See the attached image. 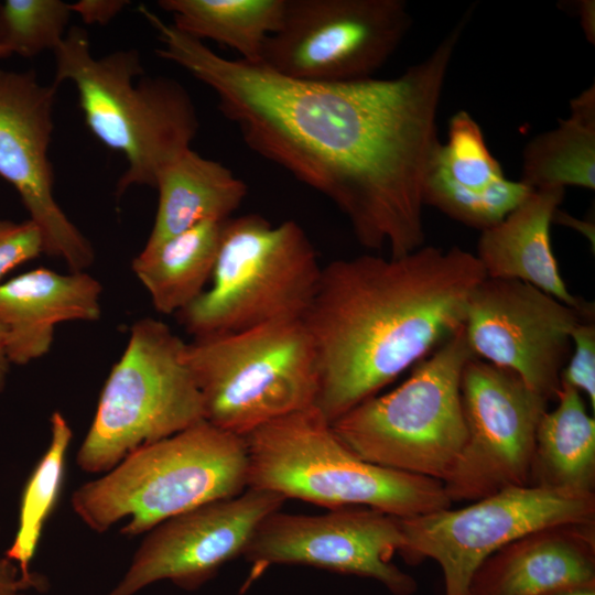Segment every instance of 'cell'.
<instances>
[{
	"instance_id": "obj_1",
	"label": "cell",
	"mask_w": 595,
	"mask_h": 595,
	"mask_svg": "<svg viewBox=\"0 0 595 595\" xmlns=\"http://www.w3.org/2000/svg\"><path fill=\"white\" fill-rule=\"evenodd\" d=\"M466 23L389 79H292L223 57L165 21L154 26L155 52L214 91L249 149L334 203L359 245L401 257L424 246V187L441 144L436 115Z\"/></svg>"
},
{
	"instance_id": "obj_2",
	"label": "cell",
	"mask_w": 595,
	"mask_h": 595,
	"mask_svg": "<svg viewBox=\"0 0 595 595\" xmlns=\"http://www.w3.org/2000/svg\"><path fill=\"white\" fill-rule=\"evenodd\" d=\"M485 278L475 253L456 246L323 267L302 320L318 361L315 407L333 423L428 357L463 327Z\"/></svg>"
},
{
	"instance_id": "obj_3",
	"label": "cell",
	"mask_w": 595,
	"mask_h": 595,
	"mask_svg": "<svg viewBox=\"0 0 595 595\" xmlns=\"http://www.w3.org/2000/svg\"><path fill=\"white\" fill-rule=\"evenodd\" d=\"M53 54V84H74L88 129L126 158L117 196L133 185L154 187L159 172L191 148L199 127L185 87L165 76L134 83L143 73L139 52L119 50L95 57L79 26L66 32Z\"/></svg>"
},
{
	"instance_id": "obj_4",
	"label": "cell",
	"mask_w": 595,
	"mask_h": 595,
	"mask_svg": "<svg viewBox=\"0 0 595 595\" xmlns=\"http://www.w3.org/2000/svg\"><path fill=\"white\" fill-rule=\"evenodd\" d=\"M244 436L203 420L129 454L105 475L72 495L74 512L91 530L105 532L126 520L131 538L203 505L247 489Z\"/></svg>"
},
{
	"instance_id": "obj_5",
	"label": "cell",
	"mask_w": 595,
	"mask_h": 595,
	"mask_svg": "<svg viewBox=\"0 0 595 595\" xmlns=\"http://www.w3.org/2000/svg\"><path fill=\"white\" fill-rule=\"evenodd\" d=\"M244 437L247 488L328 509L366 507L399 518L453 504L440 480L359 457L315 405L266 423Z\"/></svg>"
},
{
	"instance_id": "obj_6",
	"label": "cell",
	"mask_w": 595,
	"mask_h": 595,
	"mask_svg": "<svg viewBox=\"0 0 595 595\" xmlns=\"http://www.w3.org/2000/svg\"><path fill=\"white\" fill-rule=\"evenodd\" d=\"M322 269L298 223L273 225L257 214L230 217L223 228L212 284L176 313L180 324L199 338L303 320Z\"/></svg>"
},
{
	"instance_id": "obj_7",
	"label": "cell",
	"mask_w": 595,
	"mask_h": 595,
	"mask_svg": "<svg viewBox=\"0 0 595 595\" xmlns=\"http://www.w3.org/2000/svg\"><path fill=\"white\" fill-rule=\"evenodd\" d=\"M185 359L204 420L234 434L315 405L318 361L302 320L194 338Z\"/></svg>"
},
{
	"instance_id": "obj_8",
	"label": "cell",
	"mask_w": 595,
	"mask_h": 595,
	"mask_svg": "<svg viewBox=\"0 0 595 595\" xmlns=\"http://www.w3.org/2000/svg\"><path fill=\"white\" fill-rule=\"evenodd\" d=\"M474 357L462 327L400 386L334 421V431L365 461L443 483L465 444L461 378Z\"/></svg>"
},
{
	"instance_id": "obj_9",
	"label": "cell",
	"mask_w": 595,
	"mask_h": 595,
	"mask_svg": "<svg viewBox=\"0 0 595 595\" xmlns=\"http://www.w3.org/2000/svg\"><path fill=\"white\" fill-rule=\"evenodd\" d=\"M186 344L154 318L137 321L99 396L78 466L106 473L138 448L204 420Z\"/></svg>"
},
{
	"instance_id": "obj_10",
	"label": "cell",
	"mask_w": 595,
	"mask_h": 595,
	"mask_svg": "<svg viewBox=\"0 0 595 595\" xmlns=\"http://www.w3.org/2000/svg\"><path fill=\"white\" fill-rule=\"evenodd\" d=\"M411 23L403 0H285L280 28L266 41L260 63L305 82L370 78Z\"/></svg>"
},
{
	"instance_id": "obj_11",
	"label": "cell",
	"mask_w": 595,
	"mask_h": 595,
	"mask_svg": "<svg viewBox=\"0 0 595 595\" xmlns=\"http://www.w3.org/2000/svg\"><path fill=\"white\" fill-rule=\"evenodd\" d=\"M408 561H435L444 595H469L473 575L506 544L549 526L595 521V494L517 486L452 509L400 518Z\"/></svg>"
},
{
	"instance_id": "obj_12",
	"label": "cell",
	"mask_w": 595,
	"mask_h": 595,
	"mask_svg": "<svg viewBox=\"0 0 595 595\" xmlns=\"http://www.w3.org/2000/svg\"><path fill=\"white\" fill-rule=\"evenodd\" d=\"M461 401L465 444L443 482L451 501L529 486L537 429L549 400L515 372L474 357L462 372Z\"/></svg>"
},
{
	"instance_id": "obj_13",
	"label": "cell",
	"mask_w": 595,
	"mask_h": 595,
	"mask_svg": "<svg viewBox=\"0 0 595 595\" xmlns=\"http://www.w3.org/2000/svg\"><path fill=\"white\" fill-rule=\"evenodd\" d=\"M593 303L565 304L519 280L485 278L467 302L463 329L476 358L508 369L549 401L572 350V332Z\"/></svg>"
},
{
	"instance_id": "obj_14",
	"label": "cell",
	"mask_w": 595,
	"mask_h": 595,
	"mask_svg": "<svg viewBox=\"0 0 595 595\" xmlns=\"http://www.w3.org/2000/svg\"><path fill=\"white\" fill-rule=\"evenodd\" d=\"M404 538L399 517L366 507L329 509L323 515L279 510L255 530L244 558L259 572L296 564L372 578L393 595H412L415 580L392 562Z\"/></svg>"
},
{
	"instance_id": "obj_15",
	"label": "cell",
	"mask_w": 595,
	"mask_h": 595,
	"mask_svg": "<svg viewBox=\"0 0 595 595\" xmlns=\"http://www.w3.org/2000/svg\"><path fill=\"white\" fill-rule=\"evenodd\" d=\"M57 87L40 83L33 71L0 69V176L18 192L39 228L44 253L77 272L93 264L95 252L53 193L48 149Z\"/></svg>"
},
{
	"instance_id": "obj_16",
	"label": "cell",
	"mask_w": 595,
	"mask_h": 595,
	"mask_svg": "<svg viewBox=\"0 0 595 595\" xmlns=\"http://www.w3.org/2000/svg\"><path fill=\"white\" fill-rule=\"evenodd\" d=\"M286 499L247 488L173 517L147 532L123 578L108 595H133L169 580L195 589L242 555L258 524Z\"/></svg>"
},
{
	"instance_id": "obj_17",
	"label": "cell",
	"mask_w": 595,
	"mask_h": 595,
	"mask_svg": "<svg viewBox=\"0 0 595 595\" xmlns=\"http://www.w3.org/2000/svg\"><path fill=\"white\" fill-rule=\"evenodd\" d=\"M532 191L521 180L505 176L467 111L451 118L447 140L437 148L428 173L425 206L483 231L499 224Z\"/></svg>"
},
{
	"instance_id": "obj_18",
	"label": "cell",
	"mask_w": 595,
	"mask_h": 595,
	"mask_svg": "<svg viewBox=\"0 0 595 595\" xmlns=\"http://www.w3.org/2000/svg\"><path fill=\"white\" fill-rule=\"evenodd\" d=\"M595 585V521L549 526L506 544L477 569L469 595H549Z\"/></svg>"
},
{
	"instance_id": "obj_19",
	"label": "cell",
	"mask_w": 595,
	"mask_h": 595,
	"mask_svg": "<svg viewBox=\"0 0 595 595\" xmlns=\"http://www.w3.org/2000/svg\"><path fill=\"white\" fill-rule=\"evenodd\" d=\"M100 283L85 271L36 268L0 283V325L11 364L46 355L55 326L100 317Z\"/></svg>"
},
{
	"instance_id": "obj_20",
	"label": "cell",
	"mask_w": 595,
	"mask_h": 595,
	"mask_svg": "<svg viewBox=\"0 0 595 595\" xmlns=\"http://www.w3.org/2000/svg\"><path fill=\"white\" fill-rule=\"evenodd\" d=\"M564 194L561 187L533 190L499 224L480 231L475 256L486 278L519 280L572 306L585 301L569 291L551 246Z\"/></svg>"
},
{
	"instance_id": "obj_21",
	"label": "cell",
	"mask_w": 595,
	"mask_h": 595,
	"mask_svg": "<svg viewBox=\"0 0 595 595\" xmlns=\"http://www.w3.org/2000/svg\"><path fill=\"white\" fill-rule=\"evenodd\" d=\"M154 187L159 203L144 247H153L205 220H227L247 196L246 183L221 163L191 148L167 163Z\"/></svg>"
},
{
	"instance_id": "obj_22",
	"label": "cell",
	"mask_w": 595,
	"mask_h": 595,
	"mask_svg": "<svg viewBox=\"0 0 595 595\" xmlns=\"http://www.w3.org/2000/svg\"><path fill=\"white\" fill-rule=\"evenodd\" d=\"M555 399L537 429L529 486L594 494L595 419L576 389L561 383Z\"/></svg>"
},
{
	"instance_id": "obj_23",
	"label": "cell",
	"mask_w": 595,
	"mask_h": 595,
	"mask_svg": "<svg viewBox=\"0 0 595 595\" xmlns=\"http://www.w3.org/2000/svg\"><path fill=\"white\" fill-rule=\"evenodd\" d=\"M225 221H202L153 247H144L132 260V270L156 311L176 314L204 292Z\"/></svg>"
},
{
	"instance_id": "obj_24",
	"label": "cell",
	"mask_w": 595,
	"mask_h": 595,
	"mask_svg": "<svg viewBox=\"0 0 595 595\" xmlns=\"http://www.w3.org/2000/svg\"><path fill=\"white\" fill-rule=\"evenodd\" d=\"M521 181L531 188H595L594 86L571 101V113L556 128L534 137L524 148Z\"/></svg>"
},
{
	"instance_id": "obj_25",
	"label": "cell",
	"mask_w": 595,
	"mask_h": 595,
	"mask_svg": "<svg viewBox=\"0 0 595 595\" xmlns=\"http://www.w3.org/2000/svg\"><path fill=\"white\" fill-rule=\"evenodd\" d=\"M285 0H160L184 34L226 45L240 60L260 63L266 41L281 24Z\"/></svg>"
},
{
	"instance_id": "obj_26",
	"label": "cell",
	"mask_w": 595,
	"mask_h": 595,
	"mask_svg": "<svg viewBox=\"0 0 595 595\" xmlns=\"http://www.w3.org/2000/svg\"><path fill=\"white\" fill-rule=\"evenodd\" d=\"M51 437L22 489L18 526L12 543L4 555L14 562L25 577L35 573L30 564L35 555L44 526L53 512L63 484L72 429L60 411L50 419Z\"/></svg>"
},
{
	"instance_id": "obj_27",
	"label": "cell",
	"mask_w": 595,
	"mask_h": 595,
	"mask_svg": "<svg viewBox=\"0 0 595 595\" xmlns=\"http://www.w3.org/2000/svg\"><path fill=\"white\" fill-rule=\"evenodd\" d=\"M72 10L61 0H4L0 3V45L32 58L54 52L66 34Z\"/></svg>"
},
{
	"instance_id": "obj_28",
	"label": "cell",
	"mask_w": 595,
	"mask_h": 595,
	"mask_svg": "<svg viewBox=\"0 0 595 595\" xmlns=\"http://www.w3.org/2000/svg\"><path fill=\"white\" fill-rule=\"evenodd\" d=\"M571 355L564 365L561 383L576 389L585 396L595 410V311L589 312L576 324L572 335Z\"/></svg>"
},
{
	"instance_id": "obj_29",
	"label": "cell",
	"mask_w": 595,
	"mask_h": 595,
	"mask_svg": "<svg viewBox=\"0 0 595 595\" xmlns=\"http://www.w3.org/2000/svg\"><path fill=\"white\" fill-rule=\"evenodd\" d=\"M42 253V235L33 221L15 223L0 218V283L12 269Z\"/></svg>"
},
{
	"instance_id": "obj_30",
	"label": "cell",
	"mask_w": 595,
	"mask_h": 595,
	"mask_svg": "<svg viewBox=\"0 0 595 595\" xmlns=\"http://www.w3.org/2000/svg\"><path fill=\"white\" fill-rule=\"evenodd\" d=\"M45 587L46 580L41 574L25 577L14 562L0 555V595H28L32 588L42 591Z\"/></svg>"
},
{
	"instance_id": "obj_31",
	"label": "cell",
	"mask_w": 595,
	"mask_h": 595,
	"mask_svg": "<svg viewBox=\"0 0 595 595\" xmlns=\"http://www.w3.org/2000/svg\"><path fill=\"white\" fill-rule=\"evenodd\" d=\"M129 3L126 0H79L69 3L72 13H77L86 24L106 25Z\"/></svg>"
},
{
	"instance_id": "obj_32",
	"label": "cell",
	"mask_w": 595,
	"mask_h": 595,
	"mask_svg": "<svg viewBox=\"0 0 595 595\" xmlns=\"http://www.w3.org/2000/svg\"><path fill=\"white\" fill-rule=\"evenodd\" d=\"M577 14L581 25L587 40L594 43L595 40V4L593 0H583L577 4Z\"/></svg>"
},
{
	"instance_id": "obj_33",
	"label": "cell",
	"mask_w": 595,
	"mask_h": 595,
	"mask_svg": "<svg viewBox=\"0 0 595 595\" xmlns=\"http://www.w3.org/2000/svg\"><path fill=\"white\" fill-rule=\"evenodd\" d=\"M10 364L11 363L9 360L6 347L4 334L0 325V393L6 388Z\"/></svg>"
},
{
	"instance_id": "obj_34",
	"label": "cell",
	"mask_w": 595,
	"mask_h": 595,
	"mask_svg": "<svg viewBox=\"0 0 595 595\" xmlns=\"http://www.w3.org/2000/svg\"><path fill=\"white\" fill-rule=\"evenodd\" d=\"M549 595H595V585L571 587Z\"/></svg>"
},
{
	"instance_id": "obj_35",
	"label": "cell",
	"mask_w": 595,
	"mask_h": 595,
	"mask_svg": "<svg viewBox=\"0 0 595 595\" xmlns=\"http://www.w3.org/2000/svg\"><path fill=\"white\" fill-rule=\"evenodd\" d=\"M10 56V54L0 45V58H6Z\"/></svg>"
}]
</instances>
